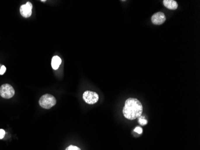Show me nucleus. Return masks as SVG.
Here are the masks:
<instances>
[{"label":"nucleus","instance_id":"12","mask_svg":"<svg viewBox=\"0 0 200 150\" xmlns=\"http://www.w3.org/2000/svg\"><path fill=\"white\" fill-rule=\"evenodd\" d=\"M6 72V67L4 65H2L0 68V75H3Z\"/></svg>","mask_w":200,"mask_h":150},{"label":"nucleus","instance_id":"11","mask_svg":"<svg viewBox=\"0 0 200 150\" xmlns=\"http://www.w3.org/2000/svg\"><path fill=\"white\" fill-rule=\"evenodd\" d=\"M134 132L137 133L138 134H142L143 133V129L140 127H137L134 129Z\"/></svg>","mask_w":200,"mask_h":150},{"label":"nucleus","instance_id":"8","mask_svg":"<svg viewBox=\"0 0 200 150\" xmlns=\"http://www.w3.org/2000/svg\"><path fill=\"white\" fill-rule=\"evenodd\" d=\"M61 59L60 58V56H54L52 59V67L53 68V69L54 70H57V69L60 67V65L61 64Z\"/></svg>","mask_w":200,"mask_h":150},{"label":"nucleus","instance_id":"4","mask_svg":"<svg viewBox=\"0 0 200 150\" xmlns=\"http://www.w3.org/2000/svg\"><path fill=\"white\" fill-rule=\"evenodd\" d=\"M83 99L84 101L89 105L96 103L99 99V96L95 92L86 91L84 93Z\"/></svg>","mask_w":200,"mask_h":150},{"label":"nucleus","instance_id":"7","mask_svg":"<svg viewBox=\"0 0 200 150\" xmlns=\"http://www.w3.org/2000/svg\"><path fill=\"white\" fill-rule=\"evenodd\" d=\"M163 4L164 6L170 10H175L178 8V3L174 0H164Z\"/></svg>","mask_w":200,"mask_h":150},{"label":"nucleus","instance_id":"10","mask_svg":"<svg viewBox=\"0 0 200 150\" xmlns=\"http://www.w3.org/2000/svg\"><path fill=\"white\" fill-rule=\"evenodd\" d=\"M65 150H81L79 147L74 145H70L68 147H67Z\"/></svg>","mask_w":200,"mask_h":150},{"label":"nucleus","instance_id":"2","mask_svg":"<svg viewBox=\"0 0 200 150\" xmlns=\"http://www.w3.org/2000/svg\"><path fill=\"white\" fill-rule=\"evenodd\" d=\"M56 103V100L54 96L49 94H46L41 97L39 105L44 109H49L54 106Z\"/></svg>","mask_w":200,"mask_h":150},{"label":"nucleus","instance_id":"6","mask_svg":"<svg viewBox=\"0 0 200 150\" xmlns=\"http://www.w3.org/2000/svg\"><path fill=\"white\" fill-rule=\"evenodd\" d=\"M166 20V17L162 12H157L152 16L151 20L154 25H160L165 22Z\"/></svg>","mask_w":200,"mask_h":150},{"label":"nucleus","instance_id":"13","mask_svg":"<svg viewBox=\"0 0 200 150\" xmlns=\"http://www.w3.org/2000/svg\"><path fill=\"white\" fill-rule=\"evenodd\" d=\"M5 135H6V132L3 129H0V139H3Z\"/></svg>","mask_w":200,"mask_h":150},{"label":"nucleus","instance_id":"1","mask_svg":"<svg viewBox=\"0 0 200 150\" xmlns=\"http://www.w3.org/2000/svg\"><path fill=\"white\" fill-rule=\"evenodd\" d=\"M143 106L140 101L134 98L128 99L123 108L124 116L128 120H134L142 116Z\"/></svg>","mask_w":200,"mask_h":150},{"label":"nucleus","instance_id":"9","mask_svg":"<svg viewBox=\"0 0 200 150\" xmlns=\"http://www.w3.org/2000/svg\"><path fill=\"white\" fill-rule=\"evenodd\" d=\"M138 123L141 125H145L147 124V121L145 119L144 116H140L138 118Z\"/></svg>","mask_w":200,"mask_h":150},{"label":"nucleus","instance_id":"14","mask_svg":"<svg viewBox=\"0 0 200 150\" xmlns=\"http://www.w3.org/2000/svg\"><path fill=\"white\" fill-rule=\"evenodd\" d=\"M1 66H2V65H1V64H0V68H1Z\"/></svg>","mask_w":200,"mask_h":150},{"label":"nucleus","instance_id":"3","mask_svg":"<svg viewBox=\"0 0 200 150\" xmlns=\"http://www.w3.org/2000/svg\"><path fill=\"white\" fill-rule=\"evenodd\" d=\"M15 93L13 87L10 84H5L0 87V96L4 99H10Z\"/></svg>","mask_w":200,"mask_h":150},{"label":"nucleus","instance_id":"5","mask_svg":"<svg viewBox=\"0 0 200 150\" xmlns=\"http://www.w3.org/2000/svg\"><path fill=\"white\" fill-rule=\"evenodd\" d=\"M32 4L30 2H27L25 4L22 5L20 7V13L21 15L25 18L30 17L32 15Z\"/></svg>","mask_w":200,"mask_h":150}]
</instances>
